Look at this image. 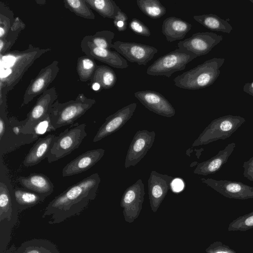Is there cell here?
<instances>
[{
    "label": "cell",
    "mask_w": 253,
    "mask_h": 253,
    "mask_svg": "<svg viewBox=\"0 0 253 253\" xmlns=\"http://www.w3.org/2000/svg\"><path fill=\"white\" fill-rule=\"evenodd\" d=\"M197 56L193 53L176 48L156 60L146 70L148 75L170 77L175 72L183 70Z\"/></svg>",
    "instance_id": "obj_8"
},
{
    "label": "cell",
    "mask_w": 253,
    "mask_h": 253,
    "mask_svg": "<svg viewBox=\"0 0 253 253\" xmlns=\"http://www.w3.org/2000/svg\"><path fill=\"white\" fill-rule=\"evenodd\" d=\"M155 136L154 131L141 130L136 131L127 152L125 168L136 165L144 157L152 146Z\"/></svg>",
    "instance_id": "obj_16"
},
{
    "label": "cell",
    "mask_w": 253,
    "mask_h": 253,
    "mask_svg": "<svg viewBox=\"0 0 253 253\" xmlns=\"http://www.w3.org/2000/svg\"><path fill=\"white\" fill-rule=\"evenodd\" d=\"M14 21L11 11L4 3L0 5V38L4 37L9 31Z\"/></svg>",
    "instance_id": "obj_35"
},
{
    "label": "cell",
    "mask_w": 253,
    "mask_h": 253,
    "mask_svg": "<svg viewBox=\"0 0 253 253\" xmlns=\"http://www.w3.org/2000/svg\"><path fill=\"white\" fill-rule=\"evenodd\" d=\"M14 193L19 212L43 202L46 198L30 190L20 188H14Z\"/></svg>",
    "instance_id": "obj_28"
},
{
    "label": "cell",
    "mask_w": 253,
    "mask_h": 253,
    "mask_svg": "<svg viewBox=\"0 0 253 253\" xmlns=\"http://www.w3.org/2000/svg\"><path fill=\"white\" fill-rule=\"evenodd\" d=\"M18 182L24 188L46 198L52 193L54 185L50 178L42 173H31L28 176H20Z\"/></svg>",
    "instance_id": "obj_22"
},
{
    "label": "cell",
    "mask_w": 253,
    "mask_h": 253,
    "mask_svg": "<svg viewBox=\"0 0 253 253\" xmlns=\"http://www.w3.org/2000/svg\"><path fill=\"white\" fill-rule=\"evenodd\" d=\"M136 4L144 14L152 19L160 18L167 12L166 7L158 0H137Z\"/></svg>",
    "instance_id": "obj_31"
},
{
    "label": "cell",
    "mask_w": 253,
    "mask_h": 253,
    "mask_svg": "<svg viewBox=\"0 0 253 253\" xmlns=\"http://www.w3.org/2000/svg\"><path fill=\"white\" fill-rule=\"evenodd\" d=\"M57 97L55 87L47 89L40 95L24 119L25 124L22 129L24 133L36 135L34 133L36 127L49 114L53 104L57 100Z\"/></svg>",
    "instance_id": "obj_10"
},
{
    "label": "cell",
    "mask_w": 253,
    "mask_h": 253,
    "mask_svg": "<svg viewBox=\"0 0 253 253\" xmlns=\"http://www.w3.org/2000/svg\"><path fill=\"white\" fill-rule=\"evenodd\" d=\"M64 6L78 16L94 20L95 15L85 0H64Z\"/></svg>",
    "instance_id": "obj_33"
},
{
    "label": "cell",
    "mask_w": 253,
    "mask_h": 253,
    "mask_svg": "<svg viewBox=\"0 0 253 253\" xmlns=\"http://www.w3.org/2000/svg\"><path fill=\"white\" fill-rule=\"evenodd\" d=\"M136 107L137 103H130L107 117L98 128L92 141H99L120 129L131 118Z\"/></svg>",
    "instance_id": "obj_17"
},
{
    "label": "cell",
    "mask_w": 253,
    "mask_h": 253,
    "mask_svg": "<svg viewBox=\"0 0 253 253\" xmlns=\"http://www.w3.org/2000/svg\"><path fill=\"white\" fill-rule=\"evenodd\" d=\"M128 25L129 29L136 35L147 37L151 35L149 28L137 18H132Z\"/></svg>",
    "instance_id": "obj_38"
},
{
    "label": "cell",
    "mask_w": 253,
    "mask_h": 253,
    "mask_svg": "<svg viewBox=\"0 0 253 253\" xmlns=\"http://www.w3.org/2000/svg\"><path fill=\"white\" fill-rule=\"evenodd\" d=\"M50 50L29 44L24 50L0 55V90L7 93L12 90L34 62Z\"/></svg>",
    "instance_id": "obj_2"
},
{
    "label": "cell",
    "mask_w": 253,
    "mask_h": 253,
    "mask_svg": "<svg viewBox=\"0 0 253 253\" xmlns=\"http://www.w3.org/2000/svg\"><path fill=\"white\" fill-rule=\"evenodd\" d=\"M201 180L202 182L226 198L238 200L253 198V187L241 182L204 178Z\"/></svg>",
    "instance_id": "obj_15"
},
{
    "label": "cell",
    "mask_w": 253,
    "mask_h": 253,
    "mask_svg": "<svg viewBox=\"0 0 253 253\" xmlns=\"http://www.w3.org/2000/svg\"><path fill=\"white\" fill-rule=\"evenodd\" d=\"M253 228V211L237 217L229 225V231H246Z\"/></svg>",
    "instance_id": "obj_36"
},
{
    "label": "cell",
    "mask_w": 253,
    "mask_h": 253,
    "mask_svg": "<svg viewBox=\"0 0 253 253\" xmlns=\"http://www.w3.org/2000/svg\"><path fill=\"white\" fill-rule=\"evenodd\" d=\"M243 168H244V176L253 181V156L249 160L244 162Z\"/></svg>",
    "instance_id": "obj_41"
},
{
    "label": "cell",
    "mask_w": 253,
    "mask_h": 253,
    "mask_svg": "<svg viewBox=\"0 0 253 253\" xmlns=\"http://www.w3.org/2000/svg\"><path fill=\"white\" fill-rule=\"evenodd\" d=\"M83 52L86 56L118 69L126 68V60L116 51L97 47L88 40L86 36L81 42Z\"/></svg>",
    "instance_id": "obj_18"
},
{
    "label": "cell",
    "mask_w": 253,
    "mask_h": 253,
    "mask_svg": "<svg viewBox=\"0 0 253 253\" xmlns=\"http://www.w3.org/2000/svg\"><path fill=\"white\" fill-rule=\"evenodd\" d=\"M192 28V25L181 18L170 16L163 22L162 31L167 41L172 42L183 39Z\"/></svg>",
    "instance_id": "obj_25"
},
{
    "label": "cell",
    "mask_w": 253,
    "mask_h": 253,
    "mask_svg": "<svg viewBox=\"0 0 253 253\" xmlns=\"http://www.w3.org/2000/svg\"><path fill=\"white\" fill-rule=\"evenodd\" d=\"M91 83L97 82L103 89L112 88L117 82V76L114 71L105 65H97L94 74L91 79Z\"/></svg>",
    "instance_id": "obj_30"
},
{
    "label": "cell",
    "mask_w": 253,
    "mask_h": 253,
    "mask_svg": "<svg viewBox=\"0 0 253 253\" xmlns=\"http://www.w3.org/2000/svg\"><path fill=\"white\" fill-rule=\"evenodd\" d=\"M135 97L149 110L163 117L170 118L175 110L170 103L160 93L151 90L138 91Z\"/></svg>",
    "instance_id": "obj_20"
},
{
    "label": "cell",
    "mask_w": 253,
    "mask_h": 253,
    "mask_svg": "<svg viewBox=\"0 0 253 253\" xmlns=\"http://www.w3.org/2000/svg\"><path fill=\"white\" fill-rule=\"evenodd\" d=\"M114 36V33L108 30L98 31L93 35L86 36L88 40L95 46L107 49L113 48L112 41Z\"/></svg>",
    "instance_id": "obj_34"
},
{
    "label": "cell",
    "mask_w": 253,
    "mask_h": 253,
    "mask_svg": "<svg viewBox=\"0 0 253 253\" xmlns=\"http://www.w3.org/2000/svg\"><path fill=\"white\" fill-rule=\"evenodd\" d=\"M240 116L228 115L212 120L192 144V147L208 144L230 137L245 122Z\"/></svg>",
    "instance_id": "obj_7"
},
{
    "label": "cell",
    "mask_w": 253,
    "mask_h": 253,
    "mask_svg": "<svg viewBox=\"0 0 253 253\" xmlns=\"http://www.w3.org/2000/svg\"><path fill=\"white\" fill-rule=\"evenodd\" d=\"M193 18L205 28L216 32L229 34L233 27L226 20L221 19L214 14L195 15Z\"/></svg>",
    "instance_id": "obj_27"
},
{
    "label": "cell",
    "mask_w": 253,
    "mask_h": 253,
    "mask_svg": "<svg viewBox=\"0 0 253 253\" xmlns=\"http://www.w3.org/2000/svg\"><path fill=\"white\" fill-rule=\"evenodd\" d=\"M173 177L152 170L148 180V195L151 210L156 212L164 200Z\"/></svg>",
    "instance_id": "obj_19"
},
{
    "label": "cell",
    "mask_w": 253,
    "mask_h": 253,
    "mask_svg": "<svg viewBox=\"0 0 253 253\" xmlns=\"http://www.w3.org/2000/svg\"><path fill=\"white\" fill-rule=\"evenodd\" d=\"M91 9L104 18L114 19L121 9L113 0H85Z\"/></svg>",
    "instance_id": "obj_29"
},
{
    "label": "cell",
    "mask_w": 253,
    "mask_h": 253,
    "mask_svg": "<svg viewBox=\"0 0 253 253\" xmlns=\"http://www.w3.org/2000/svg\"><path fill=\"white\" fill-rule=\"evenodd\" d=\"M25 28V24L18 17H17L14 19V21L10 28V30L13 31L21 30L24 29Z\"/></svg>",
    "instance_id": "obj_43"
},
{
    "label": "cell",
    "mask_w": 253,
    "mask_h": 253,
    "mask_svg": "<svg viewBox=\"0 0 253 253\" xmlns=\"http://www.w3.org/2000/svg\"><path fill=\"white\" fill-rule=\"evenodd\" d=\"M55 137L54 134H49L43 137H39L25 157L23 166L26 167L34 166L46 158Z\"/></svg>",
    "instance_id": "obj_24"
},
{
    "label": "cell",
    "mask_w": 253,
    "mask_h": 253,
    "mask_svg": "<svg viewBox=\"0 0 253 253\" xmlns=\"http://www.w3.org/2000/svg\"><path fill=\"white\" fill-rule=\"evenodd\" d=\"M184 187V183L180 178L173 179L171 182L170 187L174 192H179L182 191Z\"/></svg>",
    "instance_id": "obj_42"
},
{
    "label": "cell",
    "mask_w": 253,
    "mask_h": 253,
    "mask_svg": "<svg viewBox=\"0 0 253 253\" xmlns=\"http://www.w3.org/2000/svg\"><path fill=\"white\" fill-rule=\"evenodd\" d=\"M144 185L141 179L127 187L124 191L120 205L123 209L125 220L133 222L139 215L144 200Z\"/></svg>",
    "instance_id": "obj_11"
},
{
    "label": "cell",
    "mask_w": 253,
    "mask_h": 253,
    "mask_svg": "<svg viewBox=\"0 0 253 253\" xmlns=\"http://www.w3.org/2000/svg\"><path fill=\"white\" fill-rule=\"evenodd\" d=\"M127 15L121 10L114 19V25L118 31H125L127 28Z\"/></svg>",
    "instance_id": "obj_40"
},
{
    "label": "cell",
    "mask_w": 253,
    "mask_h": 253,
    "mask_svg": "<svg viewBox=\"0 0 253 253\" xmlns=\"http://www.w3.org/2000/svg\"><path fill=\"white\" fill-rule=\"evenodd\" d=\"M97 67L93 59L86 55L79 57L76 69L80 80L83 82L91 80Z\"/></svg>",
    "instance_id": "obj_32"
},
{
    "label": "cell",
    "mask_w": 253,
    "mask_h": 253,
    "mask_svg": "<svg viewBox=\"0 0 253 253\" xmlns=\"http://www.w3.org/2000/svg\"><path fill=\"white\" fill-rule=\"evenodd\" d=\"M225 61L223 58L214 57L176 76L173 80L177 87L197 90L212 85L220 74L219 68Z\"/></svg>",
    "instance_id": "obj_4"
},
{
    "label": "cell",
    "mask_w": 253,
    "mask_h": 253,
    "mask_svg": "<svg viewBox=\"0 0 253 253\" xmlns=\"http://www.w3.org/2000/svg\"><path fill=\"white\" fill-rule=\"evenodd\" d=\"M100 177L94 173L67 188L45 207L42 217L49 216L48 223H60L79 215L96 198Z\"/></svg>",
    "instance_id": "obj_1"
},
{
    "label": "cell",
    "mask_w": 253,
    "mask_h": 253,
    "mask_svg": "<svg viewBox=\"0 0 253 253\" xmlns=\"http://www.w3.org/2000/svg\"><path fill=\"white\" fill-rule=\"evenodd\" d=\"M60 70L59 62L54 60L50 64L42 68L27 86L23 96L21 107L28 105L35 97L47 89L55 80Z\"/></svg>",
    "instance_id": "obj_12"
},
{
    "label": "cell",
    "mask_w": 253,
    "mask_h": 253,
    "mask_svg": "<svg viewBox=\"0 0 253 253\" xmlns=\"http://www.w3.org/2000/svg\"><path fill=\"white\" fill-rule=\"evenodd\" d=\"M25 124V120L19 121L14 116L9 117L3 133L0 134V158L39 138L34 134L24 133L22 129Z\"/></svg>",
    "instance_id": "obj_9"
},
{
    "label": "cell",
    "mask_w": 253,
    "mask_h": 253,
    "mask_svg": "<svg viewBox=\"0 0 253 253\" xmlns=\"http://www.w3.org/2000/svg\"><path fill=\"white\" fill-rule=\"evenodd\" d=\"M96 103L93 98L80 93L74 100L60 103L57 100L49 113L51 130L62 126L72 125Z\"/></svg>",
    "instance_id": "obj_5"
},
{
    "label": "cell",
    "mask_w": 253,
    "mask_h": 253,
    "mask_svg": "<svg viewBox=\"0 0 253 253\" xmlns=\"http://www.w3.org/2000/svg\"><path fill=\"white\" fill-rule=\"evenodd\" d=\"M206 253H237L229 246L220 241H215L205 250Z\"/></svg>",
    "instance_id": "obj_39"
},
{
    "label": "cell",
    "mask_w": 253,
    "mask_h": 253,
    "mask_svg": "<svg viewBox=\"0 0 253 253\" xmlns=\"http://www.w3.org/2000/svg\"><path fill=\"white\" fill-rule=\"evenodd\" d=\"M113 48L129 62L139 65H146L158 52V49L152 46L120 41L113 42Z\"/></svg>",
    "instance_id": "obj_13"
},
{
    "label": "cell",
    "mask_w": 253,
    "mask_h": 253,
    "mask_svg": "<svg viewBox=\"0 0 253 253\" xmlns=\"http://www.w3.org/2000/svg\"><path fill=\"white\" fill-rule=\"evenodd\" d=\"M235 147L236 144L234 142L228 144L211 158L199 163L193 173L206 176L217 172L227 162Z\"/></svg>",
    "instance_id": "obj_23"
},
{
    "label": "cell",
    "mask_w": 253,
    "mask_h": 253,
    "mask_svg": "<svg viewBox=\"0 0 253 253\" xmlns=\"http://www.w3.org/2000/svg\"><path fill=\"white\" fill-rule=\"evenodd\" d=\"M91 88L95 91H100L102 88L100 84L97 82L91 83Z\"/></svg>",
    "instance_id": "obj_45"
},
{
    "label": "cell",
    "mask_w": 253,
    "mask_h": 253,
    "mask_svg": "<svg viewBox=\"0 0 253 253\" xmlns=\"http://www.w3.org/2000/svg\"><path fill=\"white\" fill-rule=\"evenodd\" d=\"M13 253H61L57 246L45 239L34 238L23 242Z\"/></svg>",
    "instance_id": "obj_26"
},
{
    "label": "cell",
    "mask_w": 253,
    "mask_h": 253,
    "mask_svg": "<svg viewBox=\"0 0 253 253\" xmlns=\"http://www.w3.org/2000/svg\"><path fill=\"white\" fill-rule=\"evenodd\" d=\"M21 31V30L13 31L10 30L4 37L0 38V55L9 52L16 41Z\"/></svg>",
    "instance_id": "obj_37"
},
{
    "label": "cell",
    "mask_w": 253,
    "mask_h": 253,
    "mask_svg": "<svg viewBox=\"0 0 253 253\" xmlns=\"http://www.w3.org/2000/svg\"><path fill=\"white\" fill-rule=\"evenodd\" d=\"M250 1L253 3V0H250Z\"/></svg>",
    "instance_id": "obj_46"
},
{
    "label": "cell",
    "mask_w": 253,
    "mask_h": 253,
    "mask_svg": "<svg viewBox=\"0 0 253 253\" xmlns=\"http://www.w3.org/2000/svg\"><path fill=\"white\" fill-rule=\"evenodd\" d=\"M222 40V36L212 32H198L178 42L177 46L198 57L209 53Z\"/></svg>",
    "instance_id": "obj_14"
},
{
    "label": "cell",
    "mask_w": 253,
    "mask_h": 253,
    "mask_svg": "<svg viewBox=\"0 0 253 253\" xmlns=\"http://www.w3.org/2000/svg\"><path fill=\"white\" fill-rule=\"evenodd\" d=\"M86 126L76 123L55 136L46 158L48 163L57 161L78 148L87 136Z\"/></svg>",
    "instance_id": "obj_6"
},
{
    "label": "cell",
    "mask_w": 253,
    "mask_h": 253,
    "mask_svg": "<svg viewBox=\"0 0 253 253\" xmlns=\"http://www.w3.org/2000/svg\"><path fill=\"white\" fill-rule=\"evenodd\" d=\"M18 212L8 169L0 158V253H7L6 249Z\"/></svg>",
    "instance_id": "obj_3"
},
{
    "label": "cell",
    "mask_w": 253,
    "mask_h": 253,
    "mask_svg": "<svg viewBox=\"0 0 253 253\" xmlns=\"http://www.w3.org/2000/svg\"><path fill=\"white\" fill-rule=\"evenodd\" d=\"M105 150L102 148L87 151L68 163L62 169L63 177L78 174L89 169L103 157Z\"/></svg>",
    "instance_id": "obj_21"
},
{
    "label": "cell",
    "mask_w": 253,
    "mask_h": 253,
    "mask_svg": "<svg viewBox=\"0 0 253 253\" xmlns=\"http://www.w3.org/2000/svg\"><path fill=\"white\" fill-rule=\"evenodd\" d=\"M243 91L253 96V81L246 83L243 86Z\"/></svg>",
    "instance_id": "obj_44"
}]
</instances>
